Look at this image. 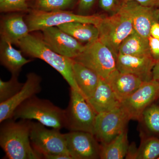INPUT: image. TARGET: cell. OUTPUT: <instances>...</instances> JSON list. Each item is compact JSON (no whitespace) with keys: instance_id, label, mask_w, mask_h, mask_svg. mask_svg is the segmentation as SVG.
Wrapping results in <instances>:
<instances>
[{"instance_id":"1","label":"cell","mask_w":159,"mask_h":159,"mask_svg":"<svg viewBox=\"0 0 159 159\" xmlns=\"http://www.w3.org/2000/svg\"><path fill=\"white\" fill-rule=\"evenodd\" d=\"M31 121L11 118L1 123L0 145L9 159H40L42 156L34 150L30 139Z\"/></svg>"},{"instance_id":"2","label":"cell","mask_w":159,"mask_h":159,"mask_svg":"<svg viewBox=\"0 0 159 159\" xmlns=\"http://www.w3.org/2000/svg\"><path fill=\"white\" fill-rule=\"evenodd\" d=\"M17 45L27 55L42 60L51 66L62 76L70 88L80 93L74 79L73 59L57 54L50 48L42 39L32 34H28L21 39Z\"/></svg>"},{"instance_id":"3","label":"cell","mask_w":159,"mask_h":159,"mask_svg":"<svg viewBox=\"0 0 159 159\" xmlns=\"http://www.w3.org/2000/svg\"><path fill=\"white\" fill-rule=\"evenodd\" d=\"M12 119L37 120L43 125L60 129L65 128V110L62 109L48 99L31 97L16 109Z\"/></svg>"},{"instance_id":"4","label":"cell","mask_w":159,"mask_h":159,"mask_svg":"<svg viewBox=\"0 0 159 159\" xmlns=\"http://www.w3.org/2000/svg\"><path fill=\"white\" fill-rule=\"evenodd\" d=\"M99 41L108 47L117 57L119 46L135 32L131 16L124 5H121L113 15L103 17L97 26Z\"/></svg>"},{"instance_id":"5","label":"cell","mask_w":159,"mask_h":159,"mask_svg":"<svg viewBox=\"0 0 159 159\" xmlns=\"http://www.w3.org/2000/svg\"><path fill=\"white\" fill-rule=\"evenodd\" d=\"M74 61L91 69L106 80L117 70V57L110 49L99 39L88 43Z\"/></svg>"},{"instance_id":"6","label":"cell","mask_w":159,"mask_h":159,"mask_svg":"<svg viewBox=\"0 0 159 159\" xmlns=\"http://www.w3.org/2000/svg\"><path fill=\"white\" fill-rule=\"evenodd\" d=\"M101 16H87L74 14L67 10L45 11L34 9L29 12L26 23L30 32L42 30L51 27H57L62 24L78 22L98 25L102 20Z\"/></svg>"},{"instance_id":"7","label":"cell","mask_w":159,"mask_h":159,"mask_svg":"<svg viewBox=\"0 0 159 159\" xmlns=\"http://www.w3.org/2000/svg\"><path fill=\"white\" fill-rule=\"evenodd\" d=\"M65 128L70 131H81L93 134L97 114L82 94L70 88L69 105L65 109Z\"/></svg>"},{"instance_id":"8","label":"cell","mask_w":159,"mask_h":159,"mask_svg":"<svg viewBox=\"0 0 159 159\" xmlns=\"http://www.w3.org/2000/svg\"><path fill=\"white\" fill-rule=\"evenodd\" d=\"M30 139L34 150L43 156L46 155L66 154L67 149L64 134L60 129H48L39 122H31Z\"/></svg>"},{"instance_id":"9","label":"cell","mask_w":159,"mask_h":159,"mask_svg":"<svg viewBox=\"0 0 159 159\" xmlns=\"http://www.w3.org/2000/svg\"><path fill=\"white\" fill-rule=\"evenodd\" d=\"M129 116L121 106L106 112L97 114L93 135L101 145L108 144L126 129Z\"/></svg>"},{"instance_id":"10","label":"cell","mask_w":159,"mask_h":159,"mask_svg":"<svg viewBox=\"0 0 159 159\" xmlns=\"http://www.w3.org/2000/svg\"><path fill=\"white\" fill-rule=\"evenodd\" d=\"M159 97V81L152 80L143 83L130 96L121 102V106L130 119L142 121L143 112Z\"/></svg>"},{"instance_id":"11","label":"cell","mask_w":159,"mask_h":159,"mask_svg":"<svg viewBox=\"0 0 159 159\" xmlns=\"http://www.w3.org/2000/svg\"><path fill=\"white\" fill-rule=\"evenodd\" d=\"M64 135L67 149L73 159H100L101 145L93 134L70 131Z\"/></svg>"},{"instance_id":"12","label":"cell","mask_w":159,"mask_h":159,"mask_svg":"<svg viewBox=\"0 0 159 159\" xmlns=\"http://www.w3.org/2000/svg\"><path fill=\"white\" fill-rule=\"evenodd\" d=\"M42 39L49 48L57 54L74 59L85 49L79 41L61 30L51 27L42 30Z\"/></svg>"},{"instance_id":"13","label":"cell","mask_w":159,"mask_h":159,"mask_svg":"<svg viewBox=\"0 0 159 159\" xmlns=\"http://www.w3.org/2000/svg\"><path fill=\"white\" fill-rule=\"evenodd\" d=\"M41 77L35 73H29L22 88L13 97L0 103V123L11 119L15 111L23 102L41 91Z\"/></svg>"},{"instance_id":"14","label":"cell","mask_w":159,"mask_h":159,"mask_svg":"<svg viewBox=\"0 0 159 159\" xmlns=\"http://www.w3.org/2000/svg\"><path fill=\"white\" fill-rule=\"evenodd\" d=\"M156 63L151 55L132 56L119 53L117 70L122 73L133 74L146 82L152 80V70Z\"/></svg>"},{"instance_id":"15","label":"cell","mask_w":159,"mask_h":159,"mask_svg":"<svg viewBox=\"0 0 159 159\" xmlns=\"http://www.w3.org/2000/svg\"><path fill=\"white\" fill-rule=\"evenodd\" d=\"M122 4L130 13L135 31L142 37L148 39L150 36L151 26L157 20L155 16L157 8L142 6L135 1Z\"/></svg>"},{"instance_id":"16","label":"cell","mask_w":159,"mask_h":159,"mask_svg":"<svg viewBox=\"0 0 159 159\" xmlns=\"http://www.w3.org/2000/svg\"><path fill=\"white\" fill-rule=\"evenodd\" d=\"M105 80L121 102L145 82L135 75L122 73L117 70Z\"/></svg>"},{"instance_id":"17","label":"cell","mask_w":159,"mask_h":159,"mask_svg":"<svg viewBox=\"0 0 159 159\" xmlns=\"http://www.w3.org/2000/svg\"><path fill=\"white\" fill-rule=\"evenodd\" d=\"M87 101L97 115L109 111L121 106V101L108 83L101 77L94 94Z\"/></svg>"},{"instance_id":"18","label":"cell","mask_w":159,"mask_h":159,"mask_svg":"<svg viewBox=\"0 0 159 159\" xmlns=\"http://www.w3.org/2000/svg\"><path fill=\"white\" fill-rule=\"evenodd\" d=\"M29 26L21 15L15 14L5 17L1 22V40L18 45L29 33Z\"/></svg>"},{"instance_id":"19","label":"cell","mask_w":159,"mask_h":159,"mask_svg":"<svg viewBox=\"0 0 159 159\" xmlns=\"http://www.w3.org/2000/svg\"><path fill=\"white\" fill-rule=\"evenodd\" d=\"M73 69L74 79L80 93L86 100H88L97 89L100 77L91 69L74 60Z\"/></svg>"},{"instance_id":"20","label":"cell","mask_w":159,"mask_h":159,"mask_svg":"<svg viewBox=\"0 0 159 159\" xmlns=\"http://www.w3.org/2000/svg\"><path fill=\"white\" fill-rule=\"evenodd\" d=\"M0 60L1 64L11 73V75L19 76L22 68L31 62L23 56L21 51L15 49L12 44L1 40L0 43Z\"/></svg>"},{"instance_id":"21","label":"cell","mask_w":159,"mask_h":159,"mask_svg":"<svg viewBox=\"0 0 159 159\" xmlns=\"http://www.w3.org/2000/svg\"><path fill=\"white\" fill-rule=\"evenodd\" d=\"M57 27L79 42L88 43L99 39L98 28L92 24L71 22L62 24Z\"/></svg>"},{"instance_id":"22","label":"cell","mask_w":159,"mask_h":159,"mask_svg":"<svg viewBox=\"0 0 159 159\" xmlns=\"http://www.w3.org/2000/svg\"><path fill=\"white\" fill-rule=\"evenodd\" d=\"M100 159H122L128 153L129 145L127 129H125L108 144L101 145Z\"/></svg>"},{"instance_id":"23","label":"cell","mask_w":159,"mask_h":159,"mask_svg":"<svg viewBox=\"0 0 159 159\" xmlns=\"http://www.w3.org/2000/svg\"><path fill=\"white\" fill-rule=\"evenodd\" d=\"M119 53L132 56L151 55L148 39L135 31L122 42L119 46Z\"/></svg>"},{"instance_id":"24","label":"cell","mask_w":159,"mask_h":159,"mask_svg":"<svg viewBox=\"0 0 159 159\" xmlns=\"http://www.w3.org/2000/svg\"><path fill=\"white\" fill-rule=\"evenodd\" d=\"M129 146L126 159H155L159 157V139L149 137L143 139L138 148Z\"/></svg>"},{"instance_id":"25","label":"cell","mask_w":159,"mask_h":159,"mask_svg":"<svg viewBox=\"0 0 159 159\" xmlns=\"http://www.w3.org/2000/svg\"><path fill=\"white\" fill-rule=\"evenodd\" d=\"M77 0H36L34 9L45 11L66 10L72 9Z\"/></svg>"},{"instance_id":"26","label":"cell","mask_w":159,"mask_h":159,"mask_svg":"<svg viewBox=\"0 0 159 159\" xmlns=\"http://www.w3.org/2000/svg\"><path fill=\"white\" fill-rule=\"evenodd\" d=\"M18 77L11 75L10 79L6 81L0 79V103L10 99L22 88L24 83L19 81Z\"/></svg>"},{"instance_id":"27","label":"cell","mask_w":159,"mask_h":159,"mask_svg":"<svg viewBox=\"0 0 159 159\" xmlns=\"http://www.w3.org/2000/svg\"><path fill=\"white\" fill-rule=\"evenodd\" d=\"M142 120L150 131L159 133V106H149L143 112Z\"/></svg>"},{"instance_id":"28","label":"cell","mask_w":159,"mask_h":159,"mask_svg":"<svg viewBox=\"0 0 159 159\" xmlns=\"http://www.w3.org/2000/svg\"><path fill=\"white\" fill-rule=\"evenodd\" d=\"M28 10L27 0H0L1 12L24 11Z\"/></svg>"},{"instance_id":"29","label":"cell","mask_w":159,"mask_h":159,"mask_svg":"<svg viewBox=\"0 0 159 159\" xmlns=\"http://www.w3.org/2000/svg\"><path fill=\"white\" fill-rule=\"evenodd\" d=\"M148 39L151 55L157 62L159 61V39L150 36Z\"/></svg>"},{"instance_id":"30","label":"cell","mask_w":159,"mask_h":159,"mask_svg":"<svg viewBox=\"0 0 159 159\" xmlns=\"http://www.w3.org/2000/svg\"><path fill=\"white\" fill-rule=\"evenodd\" d=\"M99 7L104 11H116L120 7L119 0H99Z\"/></svg>"},{"instance_id":"31","label":"cell","mask_w":159,"mask_h":159,"mask_svg":"<svg viewBox=\"0 0 159 159\" xmlns=\"http://www.w3.org/2000/svg\"><path fill=\"white\" fill-rule=\"evenodd\" d=\"M97 0H79L78 8L81 14L86 13L93 7Z\"/></svg>"},{"instance_id":"32","label":"cell","mask_w":159,"mask_h":159,"mask_svg":"<svg viewBox=\"0 0 159 159\" xmlns=\"http://www.w3.org/2000/svg\"><path fill=\"white\" fill-rule=\"evenodd\" d=\"M120 6L122 4L128 2L135 1L142 6L147 7L158 8L159 7V0H119Z\"/></svg>"},{"instance_id":"33","label":"cell","mask_w":159,"mask_h":159,"mask_svg":"<svg viewBox=\"0 0 159 159\" xmlns=\"http://www.w3.org/2000/svg\"><path fill=\"white\" fill-rule=\"evenodd\" d=\"M150 36L159 39V23L157 20L153 22L150 30Z\"/></svg>"},{"instance_id":"34","label":"cell","mask_w":159,"mask_h":159,"mask_svg":"<svg viewBox=\"0 0 159 159\" xmlns=\"http://www.w3.org/2000/svg\"><path fill=\"white\" fill-rule=\"evenodd\" d=\"M43 159H73L70 155L66 154L46 155L43 156Z\"/></svg>"},{"instance_id":"35","label":"cell","mask_w":159,"mask_h":159,"mask_svg":"<svg viewBox=\"0 0 159 159\" xmlns=\"http://www.w3.org/2000/svg\"><path fill=\"white\" fill-rule=\"evenodd\" d=\"M152 79L159 80V61L155 65L152 70Z\"/></svg>"},{"instance_id":"36","label":"cell","mask_w":159,"mask_h":159,"mask_svg":"<svg viewBox=\"0 0 159 159\" xmlns=\"http://www.w3.org/2000/svg\"><path fill=\"white\" fill-rule=\"evenodd\" d=\"M155 16L157 20L159 23V7H158V8H156Z\"/></svg>"},{"instance_id":"37","label":"cell","mask_w":159,"mask_h":159,"mask_svg":"<svg viewBox=\"0 0 159 159\" xmlns=\"http://www.w3.org/2000/svg\"><path fill=\"white\" fill-rule=\"evenodd\" d=\"M157 159H159V157H158L157 158Z\"/></svg>"},{"instance_id":"38","label":"cell","mask_w":159,"mask_h":159,"mask_svg":"<svg viewBox=\"0 0 159 159\" xmlns=\"http://www.w3.org/2000/svg\"></svg>"}]
</instances>
